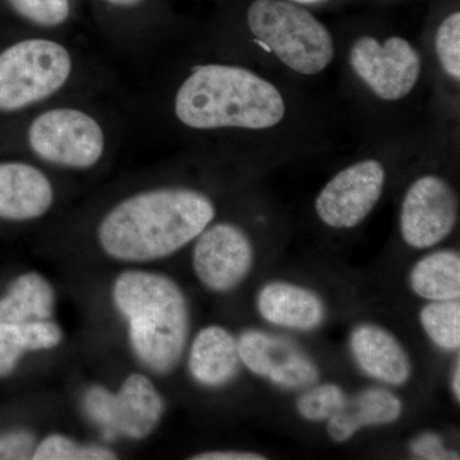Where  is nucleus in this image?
<instances>
[{
	"instance_id": "f257e3e1",
	"label": "nucleus",
	"mask_w": 460,
	"mask_h": 460,
	"mask_svg": "<svg viewBox=\"0 0 460 460\" xmlns=\"http://www.w3.org/2000/svg\"><path fill=\"white\" fill-rule=\"evenodd\" d=\"M214 217L213 201L199 190H142L104 215L98 226L99 246L118 261H157L195 241Z\"/></svg>"
},
{
	"instance_id": "f03ea898",
	"label": "nucleus",
	"mask_w": 460,
	"mask_h": 460,
	"mask_svg": "<svg viewBox=\"0 0 460 460\" xmlns=\"http://www.w3.org/2000/svg\"><path fill=\"white\" fill-rule=\"evenodd\" d=\"M174 113L193 129H266L286 114L279 90L242 66H198L174 99Z\"/></svg>"
},
{
	"instance_id": "7ed1b4c3",
	"label": "nucleus",
	"mask_w": 460,
	"mask_h": 460,
	"mask_svg": "<svg viewBox=\"0 0 460 460\" xmlns=\"http://www.w3.org/2000/svg\"><path fill=\"white\" fill-rule=\"evenodd\" d=\"M111 298L127 321L129 344L141 365L159 375L174 370L190 332L189 304L181 287L160 272L124 271L114 280Z\"/></svg>"
},
{
	"instance_id": "20e7f679",
	"label": "nucleus",
	"mask_w": 460,
	"mask_h": 460,
	"mask_svg": "<svg viewBox=\"0 0 460 460\" xmlns=\"http://www.w3.org/2000/svg\"><path fill=\"white\" fill-rule=\"evenodd\" d=\"M247 21L260 45L298 74H320L334 58L332 35L325 26L293 3L255 0Z\"/></svg>"
},
{
	"instance_id": "39448f33",
	"label": "nucleus",
	"mask_w": 460,
	"mask_h": 460,
	"mask_svg": "<svg viewBox=\"0 0 460 460\" xmlns=\"http://www.w3.org/2000/svg\"><path fill=\"white\" fill-rule=\"evenodd\" d=\"M74 69V56L62 42H14L0 53V111L12 113L50 99L65 89Z\"/></svg>"
},
{
	"instance_id": "423d86ee",
	"label": "nucleus",
	"mask_w": 460,
	"mask_h": 460,
	"mask_svg": "<svg viewBox=\"0 0 460 460\" xmlns=\"http://www.w3.org/2000/svg\"><path fill=\"white\" fill-rule=\"evenodd\" d=\"M27 144L48 164L86 171L104 157L107 136L93 114L80 108L56 107L33 118Z\"/></svg>"
},
{
	"instance_id": "0eeeda50",
	"label": "nucleus",
	"mask_w": 460,
	"mask_h": 460,
	"mask_svg": "<svg viewBox=\"0 0 460 460\" xmlns=\"http://www.w3.org/2000/svg\"><path fill=\"white\" fill-rule=\"evenodd\" d=\"M84 408L109 440L118 436L140 440L157 428L165 404L150 378L132 374L117 393L104 386L90 387L84 394Z\"/></svg>"
},
{
	"instance_id": "6e6552de",
	"label": "nucleus",
	"mask_w": 460,
	"mask_h": 460,
	"mask_svg": "<svg viewBox=\"0 0 460 460\" xmlns=\"http://www.w3.org/2000/svg\"><path fill=\"white\" fill-rule=\"evenodd\" d=\"M350 65L378 98L395 102L413 90L420 75V58L404 39L393 36L384 44L363 36L350 50Z\"/></svg>"
},
{
	"instance_id": "1a4fd4ad",
	"label": "nucleus",
	"mask_w": 460,
	"mask_h": 460,
	"mask_svg": "<svg viewBox=\"0 0 460 460\" xmlns=\"http://www.w3.org/2000/svg\"><path fill=\"white\" fill-rule=\"evenodd\" d=\"M458 219V199L447 181L425 175L414 181L402 199L401 232L408 246L425 250L440 243Z\"/></svg>"
},
{
	"instance_id": "9d476101",
	"label": "nucleus",
	"mask_w": 460,
	"mask_h": 460,
	"mask_svg": "<svg viewBox=\"0 0 460 460\" xmlns=\"http://www.w3.org/2000/svg\"><path fill=\"white\" fill-rule=\"evenodd\" d=\"M384 186L385 169L380 163H357L338 172L323 187L316 199V213L332 228H354L374 210Z\"/></svg>"
},
{
	"instance_id": "9b49d317",
	"label": "nucleus",
	"mask_w": 460,
	"mask_h": 460,
	"mask_svg": "<svg viewBox=\"0 0 460 460\" xmlns=\"http://www.w3.org/2000/svg\"><path fill=\"white\" fill-rule=\"evenodd\" d=\"M193 248V269L208 289L226 293L250 274L253 247L243 229L219 223L202 230Z\"/></svg>"
},
{
	"instance_id": "f8f14e48",
	"label": "nucleus",
	"mask_w": 460,
	"mask_h": 460,
	"mask_svg": "<svg viewBox=\"0 0 460 460\" xmlns=\"http://www.w3.org/2000/svg\"><path fill=\"white\" fill-rule=\"evenodd\" d=\"M241 362L257 376L286 389H301L319 380L313 359L287 339L248 330L237 341Z\"/></svg>"
},
{
	"instance_id": "ddd939ff",
	"label": "nucleus",
	"mask_w": 460,
	"mask_h": 460,
	"mask_svg": "<svg viewBox=\"0 0 460 460\" xmlns=\"http://www.w3.org/2000/svg\"><path fill=\"white\" fill-rule=\"evenodd\" d=\"M56 190L38 166L0 163V219L29 222L49 213Z\"/></svg>"
},
{
	"instance_id": "4468645a",
	"label": "nucleus",
	"mask_w": 460,
	"mask_h": 460,
	"mask_svg": "<svg viewBox=\"0 0 460 460\" xmlns=\"http://www.w3.org/2000/svg\"><path fill=\"white\" fill-rule=\"evenodd\" d=\"M350 350L367 376L394 386L404 385L410 380V357L387 330L370 323L358 326L350 337Z\"/></svg>"
},
{
	"instance_id": "2eb2a0df",
	"label": "nucleus",
	"mask_w": 460,
	"mask_h": 460,
	"mask_svg": "<svg viewBox=\"0 0 460 460\" xmlns=\"http://www.w3.org/2000/svg\"><path fill=\"white\" fill-rule=\"evenodd\" d=\"M257 308L268 323L288 329L313 330L325 316L319 296L286 281L266 284L257 296Z\"/></svg>"
},
{
	"instance_id": "dca6fc26",
	"label": "nucleus",
	"mask_w": 460,
	"mask_h": 460,
	"mask_svg": "<svg viewBox=\"0 0 460 460\" xmlns=\"http://www.w3.org/2000/svg\"><path fill=\"white\" fill-rule=\"evenodd\" d=\"M239 363L237 341L223 326H208L193 339L189 368L199 385H226L237 375Z\"/></svg>"
},
{
	"instance_id": "f3484780",
	"label": "nucleus",
	"mask_w": 460,
	"mask_h": 460,
	"mask_svg": "<svg viewBox=\"0 0 460 460\" xmlns=\"http://www.w3.org/2000/svg\"><path fill=\"white\" fill-rule=\"evenodd\" d=\"M401 399L383 387H370L347 399L341 410L328 420V434L335 443H345L361 429L389 425L402 416Z\"/></svg>"
},
{
	"instance_id": "a211bd4d",
	"label": "nucleus",
	"mask_w": 460,
	"mask_h": 460,
	"mask_svg": "<svg viewBox=\"0 0 460 460\" xmlns=\"http://www.w3.org/2000/svg\"><path fill=\"white\" fill-rule=\"evenodd\" d=\"M62 339V329L50 319L0 323V376L11 374L23 353L51 349Z\"/></svg>"
},
{
	"instance_id": "6ab92c4d",
	"label": "nucleus",
	"mask_w": 460,
	"mask_h": 460,
	"mask_svg": "<svg viewBox=\"0 0 460 460\" xmlns=\"http://www.w3.org/2000/svg\"><path fill=\"white\" fill-rule=\"evenodd\" d=\"M53 287L38 272L21 275L0 299V323L50 319L54 311Z\"/></svg>"
},
{
	"instance_id": "aec40b11",
	"label": "nucleus",
	"mask_w": 460,
	"mask_h": 460,
	"mask_svg": "<svg viewBox=\"0 0 460 460\" xmlns=\"http://www.w3.org/2000/svg\"><path fill=\"white\" fill-rule=\"evenodd\" d=\"M410 283L417 296L429 301H453L460 296V256L441 250L423 257L411 269Z\"/></svg>"
},
{
	"instance_id": "412c9836",
	"label": "nucleus",
	"mask_w": 460,
	"mask_h": 460,
	"mask_svg": "<svg viewBox=\"0 0 460 460\" xmlns=\"http://www.w3.org/2000/svg\"><path fill=\"white\" fill-rule=\"evenodd\" d=\"M420 323L432 343L447 350L460 347V304L453 301H432L420 311Z\"/></svg>"
},
{
	"instance_id": "4be33fe9",
	"label": "nucleus",
	"mask_w": 460,
	"mask_h": 460,
	"mask_svg": "<svg viewBox=\"0 0 460 460\" xmlns=\"http://www.w3.org/2000/svg\"><path fill=\"white\" fill-rule=\"evenodd\" d=\"M35 460H111L117 454L102 445L80 444L63 435H50L33 449Z\"/></svg>"
},
{
	"instance_id": "5701e85b",
	"label": "nucleus",
	"mask_w": 460,
	"mask_h": 460,
	"mask_svg": "<svg viewBox=\"0 0 460 460\" xmlns=\"http://www.w3.org/2000/svg\"><path fill=\"white\" fill-rule=\"evenodd\" d=\"M347 399L341 386L325 384L305 392L296 402V410L305 420L321 422L337 414Z\"/></svg>"
},
{
	"instance_id": "b1692460",
	"label": "nucleus",
	"mask_w": 460,
	"mask_h": 460,
	"mask_svg": "<svg viewBox=\"0 0 460 460\" xmlns=\"http://www.w3.org/2000/svg\"><path fill=\"white\" fill-rule=\"evenodd\" d=\"M11 7L29 22L44 29H54L71 16L69 0H7Z\"/></svg>"
},
{
	"instance_id": "393cba45",
	"label": "nucleus",
	"mask_w": 460,
	"mask_h": 460,
	"mask_svg": "<svg viewBox=\"0 0 460 460\" xmlns=\"http://www.w3.org/2000/svg\"><path fill=\"white\" fill-rule=\"evenodd\" d=\"M436 51L441 66L450 77L460 78V13L450 14L436 33Z\"/></svg>"
},
{
	"instance_id": "a878e982",
	"label": "nucleus",
	"mask_w": 460,
	"mask_h": 460,
	"mask_svg": "<svg viewBox=\"0 0 460 460\" xmlns=\"http://www.w3.org/2000/svg\"><path fill=\"white\" fill-rule=\"evenodd\" d=\"M35 438L26 431L0 435V460L30 459L35 449Z\"/></svg>"
},
{
	"instance_id": "bb28decb",
	"label": "nucleus",
	"mask_w": 460,
	"mask_h": 460,
	"mask_svg": "<svg viewBox=\"0 0 460 460\" xmlns=\"http://www.w3.org/2000/svg\"><path fill=\"white\" fill-rule=\"evenodd\" d=\"M411 450L417 458L429 460L459 459L458 454L445 447L440 436L426 432L414 438L411 444Z\"/></svg>"
},
{
	"instance_id": "cd10ccee",
	"label": "nucleus",
	"mask_w": 460,
	"mask_h": 460,
	"mask_svg": "<svg viewBox=\"0 0 460 460\" xmlns=\"http://www.w3.org/2000/svg\"><path fill=\"white\" fill-rule=\"evenodd\" d=\"M193 460H265L266 456L259 453L237 452V450H219L206 452L192 456Z\"/></svg>"
},
{
	"instance_id": "c85d7f7f",
	"label": "nucleus",
	"mask_w": 460,
	"mask_h": 460,
	"mask_svg": "<svg viewBox=\"0 0 460 460\" xmlns=\"http://www.w3.org/2000/svg\"><path fill=\"white\" fill-rule=\"evenodd\" d=\"M460 365L459 361L456 362V368H454L453 378H452V386L453 393L456 395V401H460Z\"/></svg>"
},
{
	"instance_id": "c756f323",
	"label": "nucleus",
	"mask_w": 460,
	"mask_h": 460,
	"mask_svg": "<svg viewBox=\"0 0 460 460\" xmlns=\"http://www.w3.org/2000/svg\"><path fill=\"white\" fill-rule=\"evenodd\" d=\"M109 4H113L115 7L120 8H133L140 5L144 0H105Z\"/></svg>"
},
{
	"instance_id": "7c9ffc66",
	"label": "nucleus",
	"mask_w": 460,
	"mask_h": 460,
	"mask_svg": "<svg viewBox=\"0 0 460 460\" xmlns=\"http://www.w3.org/2000/svg\"><path fill=\"white\" fill-rule=\"evenodd\" d=\"M296 3H302V4H314V3L323 2V0H293Z\"/></svg>"
}]
</instances>
